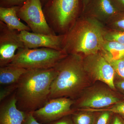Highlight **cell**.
I'll return each mask as SVG.
<instances>
[{
	"label": "cell",
	"mask_w": 124,
	"mask_h": 124,
	"mask_svg": "<svg viewBox=\"0 0 124 124\" xmlns=\"http://www.w3.org/2000/svg\"><path fill=\"white\" fill-rule=\"evenodd\" d=\"M57 74L54 67L27 70L18 82L15 93L18 108L28 113L43 106L49 100L51 85Z\"/></svg>",
	"instance_id": "1"
},
{
	"label": "cell",
	"mask_w": 124,
	"mask_h": 124,
	"mask_svg": "<svg viewBox=\"0 0 124 124\" xmlns=\"http://www.w3.org/2000/svg\"><path fill=\"white\" fill-rule=\"evenodd\" d=\"M106 28L95 18L81 15L64 34L63 50L85 56L100 52Z\"/></svg>",
	"instance_id": "2"
},
{
	"label": "cell",
	"mask_w": 124,
	"mask_h": 124,
	"mask_svg": "<svg viewBox=\"0 0 124 124\" xmlns=\"http://www.w3.org/2000/svg\"><path fill=\"white\" fill-rule=\"evenodd\" d=\"M83 58L77 54H69L54 67L57 71L50 88L49 99L75 97L87 83V75Z\"/></svg>",
	"instance_id": "3"
},
{
	"label": "cell",
	"mask_w": 124,
	"mask_h": 124,
	"mask_svg": "<svg viewBox=\"0 0 124 124\" xmlns=\"http://www.w3.org/2000/svg\"><path fill=\"white\" fill-rule=\"evenodd\" d=\"M83 7V0H48L43 11L50 28L63 35L82 15Z\"/></svg>",
	"instance_id": "4"
},
{
	"label": "cell",
	"mask_w": 124,
	"mask_h": 124,
	"mask_svg": "<svg viewBox=\"0 0 124 124\" xmlns=\"http://www.w3.org/2000/svg\"><path fill=\"white\" fill-rule=\"evenodd\" d=\"M63 50L47 48L18 50L12 62L8 65L27 70L49 69L54 67L68 55Z\"/></svg>",
	"instance_id": "5"
},
{
	"label": "cell",
	"mask_w": 124,
	"mask_h": 124,
	"mask_svg": "<svg viewBox=\"0 0 124 124\" xmlns=\"http://www.w3.org/2000/svg\"><path fill=\"white\" fill-rule=\"evenodd\" d=\"M17 14L18 17L27 23L32 32L57 35L46 22L40 0H27L19 8Z\"/></svg>",
	"instance_id": "6"
},
{
	"label": "cell",
	"mask_w": 124,
	"mask_h": 124,
	"mask_svg": "<svg viewBox=\"0 0 124 124\" xmlns=\"http://www.w3.org/2000/svg\"><path fill=\"white\" fill-rule=\"evenodd\" d=\"M83 65L87 75L93 79L102 81L112 90H115V72L108 60L101 52L85 56Z\"/></svg>",
	"instance_id": "7"
},
{
	"label": "cell",
	"mask_w": 124,
	"mask_h": 124,
	"mask_svg": "<svg viewBox=\"0 0 124 124\" xmlns=\"http://www.w3.org/2000/svg\"><path fill=\"white\" fill-rule=\"evenodd\" d=\"M74 103L73 100L66 97L50 99L43 106L33 112V115L41 124L56 121L73 112L71 108Z\"/></svg>",
	"instance_id": "8"
},
{
	"label": "cell",
	"mask_w": 124,
	"mask_h": 124,
	"mask_svg": "<svg viewBox=\"0 0 124 124\" xmlns=\"http://www.w3.org/2000/svg\"><path fill=\"white\" fill-rule=\"evenodd\" d=\"M19 33L0 21V67L10 64L18 50L25 48Z\"/></svg>",
	"instance_id": "9"
},
{
	"label": "cell",
	"mask_w": 124,
	"mask_h": 124,
	"mask_svg": "<svg viewBox=\"0 0 124 124\" xmlns=\"http://www.w3.org/2000/svg\"><path fill=\"white\" fill-rule=\"evenodd\" d=\"M120 101V99L108 89L95 88L84 95L77 106L80 108L101 109L111 106Z\"/></svg>",
	"instance_id": "10"
},
{
	"label": "cell",
	"mask_w": 124,
	"mask_h": 124,
	"mask_svg": "<svg viewBox=\"0 0 124 124\" xmlns=\"http://www.w3.org/2000/svg\"><path fill=\"white\" fill-rule=\"evenodd\" d=\"M19 36L27 48H47L63 50L64 35H53L23 31L20 32Z\"/></svg>",
	"instance_id": "11"
},
{
	"label": "cell",
	"mask_w": 124,
	"mask_h": 124,
	"mask_svg": "<svg viewBox=\"0 0 124 124\" xmlns=\"http://www.w3.org/2000/svg\"><path fill=\"white\" fill-rule=\"evenodd\" d=\"M119 11L111 0H91L82 15L89 16L106 23Z\"/></svg>",
	"instance_id": "12"
},
{
	"label": "cell",
	"mask_w": 124,
	"mask_h": 124,
	"mask_svg": "<svg viewBox=\"0 0 124 124\" xmlns=\"http://www.w3.org/2000/svg\"><path fill=\"white\" fill-rule=\"evenodd\" d=\"M15 94L4 102L0 108V124H23L27 113L18 108Z\"/></svg>",
	"instance_id": "13"
},
{
	"label": "cell",
	"mask_w": 124,
	"mask_h": 124,
	"mask_svg": "<svg viewBox=\"0 0 124 124\" xmlns=\"http://www.w3.org/2000/svg\"><path fill=\"white\" fill-rule=\"evenodd\" d=\"M20 6L9 8L0 7V21L4 23L10 29L19 32L31 31L27 25L20 21L17 13Z\"/></svg>",
	"instance_id": "14"
},
{
	"label": "cell",
	"mask_w": 124,
	"mask_h": 124,
	"mask_svg": "<svg viewBox=\"0 0 124 124\" xmlns=\"http://www.w3.org/2000/svg\"><path fill=\"white\" fill-rule=\"evenodd\" d=\"M27 69L12 65L0 67V84L8 85L17 84Z\"/></svg>",
	"instance_id": "15"
},
{
	"label": "cell",
	"mask_w": 124,
	"mask_h": 124,
	"mask_svg": "<svg viewBox=\"0 0 124 124\" xmlns=\"http://www.w3.org/2000/svg\"><path fill=\"white\" fill-rule=\"evenodd\" d=\"M101 53L107 57L114 59L124 58V45L117 41L105 40Z\"/></svg>",
	"instance_id": "16"
},
{
	"label": "cell",
	"mask_w": 124,
	"mask_h": 124,
	"mask_svg": "<svg viewBox=\"0 0 124 124\" xmlns=\"http://www.w3.org/2000/svg\"><path fill=\"white\" fill-rule=\"evenodd\" d=\"M80 111L72 116V119L74 124H94L96 116L94 112Z\"/></svg>",
	"instance_id": "17"
},
{
	"label": "cell",
	"mask_w": 124,
	"mask_h": 124,
	"mask_svg": "<svg viewBox=\"0 0 124 124\" xmlns=\"http://www.w3.org/2000/svg\"><path fill=\"white\" fill-rule=\"evenodd\" d=\"M106 24L110 30L124 31V11H119Z\"/></svg>",
	"instance_id": "18"
},
{
	"label": "cell",
	"mask_w": 124,
	"mask_h": 124,
	"mask_svg": "<svg viewBox=\"0 0 124 124\" xmlns=\"http://www.w3.org/2000/svg\"><path fill=\"white\" fill-rule=\"evenodd\" d=\"M81 110L94 112H99L100 111L103 110L108 111L112 112L113 114L118 115L124 120V101H120L113 106L110 107V108H106L99 109L83 108Z\"/></svg>",
	"instance_id": "19"
},
{
	"label": "cell",
	"mask_w": 124,
	"mask_h": 124,
	"mask_svg": "<svg viewBox=\"0 0 124 124\" xmlns=\"http://www.w3.org/2000/svg\"><path fill=\"white\" fill-rule=\"evenodd\" d=\"M104 57L113 67L115 72L116 75L120 78L121 80H124V58L114 59Z\"/></svg>",
	"instance_id": "20"
},
{
	"label": "cell",
	"mask_w": 124,
	"mask_h": 124,
	"mask_svg": "<svg viewBox=\"0 0 124 124\" xmlns=\"http://www.w3.org/2000/svg\"><path fill=\"white\" fill-rule=\"evenodd\" d=\"M104 38L106 40L116 41L124 45V31H112L106 28Z\"/></svg>",
	"instance_id": "21"
},
{
	"label": "cell",
	"mask_w": 124,
	"mask_h": 124,
	"mask_svg": "<svg viewBox=\"0 0 124 124\" xmlns=\"http://www.w3.org/2000/svg\"><path fill=\"white\" fill-rule=\"evenodd\" d=\"M96 116L94 124H109L113 113L109 111L103 110L99 112Z\"/></svg>",
	"instance_id": "22"
},
{
	"label": "cell",
	"mask_w": 124,
	"mask_h": 124,
	"mask_svg": "<svg viewBox=\"0 0 124 124\" xmlns=\"http://www.w3.org/2000/svg\"><path fill=\"white\" fill-rule=\"evenodd\" d=\"M17 84L6 85L5 87L1 88L0 92V101L1 102L6 98L15 91L17 88Z\"/></svg>",
	"instance_id": "23"
},
{
	"label": "cell",
	"mask_w": 124,
	"mask_h": 124,
	"mask_svg": "<svg viewBox=\"0 0 124 124\" xmlns=\"http://www.w3.org/2000/svg\"><path fill=\"white\" fill-rule=\"evenodd\" d=\"M27 0H0V7L9 8L14 6H21Z\"/></svg>",
	"instance_id": "24"
},
{
	"label": "cell",
	"mask_w": 124,
	"mask_h": 124,
	"mask_svg": "<svg viewBox=\"0 0 124 124\" xmlns=\"http://www.w3.org/2000/svg\"><path fill=\"white\" fill-rule=\"evenodd\" d=\"M23 124H42L38 122L33 115V112L27 113L26 118Z\"/></svg>",
	"instance_id": "25"
},
{
	"label": "cell",
	"mask_w": 124,
	"mask_h": 124,
	"mask_svg": "<svg viewBox=\"0 0 124 124\" xmlns=\"http://www.w3.org/2000/svg\"><path fill=\"white\" fill-rule=\"evenodd\" d=\"M114 6L119 11H124V0H111Z\"/></svg>",
	"instance_id": "26"
},
{
	"label": "cell",
	"mask_w": 124,
	"mask_h": 124,
	"mask_svg": "<svg viewBox=\"0 0 124 124\" xmlns=\"http://www.w3.org/2000/svg\"><path fill=\"white\" fill-rule=\"evenodd\" d=\"M67 116L62 117L51 124H74L72 119Z\"/></svg>",
	"instance_id": "27"
},
{
	"label": "cell",
	"mask_w": 124,
	"mask_h": 124,
	"mask_svg": "<svg viewBox=\"0 0 124 124\" xmlns=\"http://www.w3.org/2000/svg\"><path fill=\"white\" fill-rule=\"evenodd\" d=\"M109 124H124V120L118 115L113 114Z\"/></svg>",
	"instance_id": "28"
},
{
	"label": "cell",
	"mask_w": 124,
	"mask_h": 124,
	"mask_svg": "<svg viewBox=\"0 0 124 124\" xmlns=\"http://www.w3.org/2000/svg\"><path fill=\"white\" fill-rule=\"evenodd\" d=\"M115 86L116 88L124 94V80H120L115 82Z\"/></svg>",
	"instance_id": "29"
},
{
	"label": "cell",
	"mask_w": 124,
	"mask_h": 124,
	"mask_svg": "<svg viewBox=\"0 0 124 124\" xmlns=\"http://www.w3.org/2000/svg\"><path fill=\"white\" fill-rule=\"evenodd\" d=\"M91 0H83V10L82 12L85 10L86 6L89 4Z\"/></svg>",
	"instance_id": "30"
},
{
	"label": "cell",
	"mask_w": 124,
	"mask_h": 124,
	"mask_svg": "<svg viewBox=\"0 0 124 124\" xmlns=\"http://www.w3.org/2000/svg\"><path fill=\"white\" fill-rule=\"evenodd\" d=\"M40 0L42 4V7H43L46 4L48 0Z\"/></svg>",
	"instance_id": "31"
}]
</instances>
